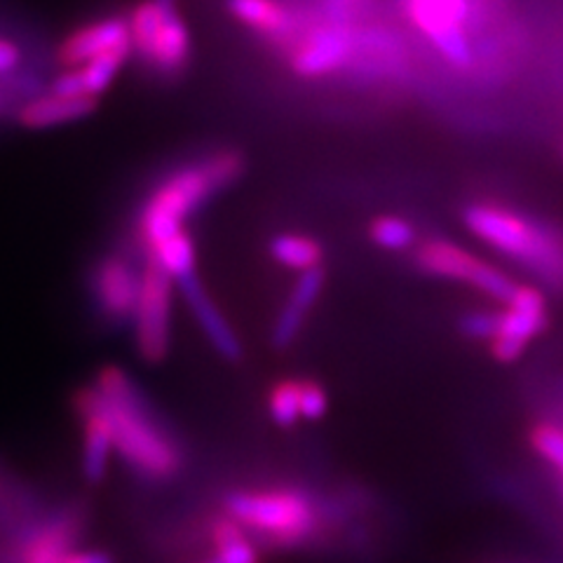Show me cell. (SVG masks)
Returning a JSON list of instances; mask_svg holds the SVG:
<instances>
[{"mask_svg":"<svg viewBox=\"0 0 563 563\" xmlns=\"http://www.w3.org/2000/svg\"><path fill=\"white\" fill-rule=\"evenodd\" d=\"M231 517L279 544H298L317 531L314 505L296 490L233 493L225 500Z\"/></svg>","mask_w":563,"mask_h":563,"instance_id":"4","label":"cell"},{"mask_svg":"<svg viewBox=\"0 0 563 563\" xmlns=\"http://www.w3.org/2000/svg\"><path fill=\"white\" fill-rule=\"evenodd\" d=\"M97 111V99L92 97H64V95H38L20 106L16 120L29 130H47L76 122Z\"/></svg>","mask_w":563,"mask_h":563,"instance_id":"16","label":"cell"},{"mask_svg":"<svg viewBox=\"0 0 563 563\" xmlns=\"http://www.w3.org/2000/svg\"><path fill=\"white\" fill-rule=\"evenodd\" d=\"M355 49L357 38L352 29L341 20H331L298 38L291 52V66L303 78H324L347 66Z\"/></svg>","mask_w":563,"mask_h":563,"instance_id":"9","label":"cell"},{"mask_svg":"<svg viewBox=\"0 0 563 563\" xmlns=\"http://www.w3.org/2000/svg\"><path fill=\"white\" fill-rule=\"evenodd\" d=\"M327 411V393L314 383H301V418L317 420Z\"/></svg>","mask_w":563,"mask_h":563,"instance_id":"26","label":"cell"},{"mask_svg":"<svg viewBox=\"0 0 563 563\" xmlns=\"http://www.w3.org/2000/svg\"><path fill=\"white\" fill-rule=\"evenodd\" d=\"M271 252L275 261L285 263L287 268L301 271V273L320 268V261H322V246L306 235H291V233L277 235L271 242Z\"/></svg>","mask_w":563,"mask_h":563,"instance_id":"20","label":"cell"},{"mask_svg":"<svg viewBox=\"0 0 563 563\" xmlns=\"http://www.w3.org/2000/svg\"><path fill=\"white\" fill-rule=\"evenodd\" d=\"M496 327H498V312L474 310V312H467L461 320V329L470 339L493 341V336H496Z\"/></svg>","mask_w":563,"mask_h":563,"instance_id":"25","label":"cell"},{"mask_svg":"<svg viewBox=\"0 0 563 563\" xmlns=\"http://www.w3.org/2000/svg\"><path fill=\"white\" fill-rule=\"evenodd\" d=\"M531 442L536 451L542 457H548V461L563 474V430L556 426H550V422H544V426H538L533 430Z\"/></svg>","mask_w":563,"mask_h":563,"instance_id":"24","label":"cell"},{"mask_svg":"<svg viewBox=\"0 0 563 563\" xmlns=\"http://www.w3.org/2000/svg\"><path fill=\"white\" fill-rule=\"evenodd\" d=\"M99 409L111 432L113 451L136 474L165 482L181 470V451L151 413L130 376L118 366H103L92 383Z\"/></svg>","mask_w":563,"mask_h":563,"instance_id":"1","label":"cell"},{"mask_svg":"<svg viewBox=\"0 0 563 563\" xmlns=\"http://www.w3.org/2000/svg\"><path fill=\"white\" fill-rule=\"evenodd\" d=\"M74 409L82 422V472L90 482H99L109 467L113 442L92 385L80 387L76 393Z\"/></svg>","mask_w":563,"mask_h":563,"instance_id":"14","label":"cell"},{"mask_svg":"<svg viewBox=\"0 0 563 563\" xmlns=\"http://www.w3.org/2000/svg\"><path fill=\"white\" fill-rule=\"evenodd\" d=\"M22 62V49L16 47L12 41L0 38V76H8L20 66Z\"/></svg>","mask_w":563,"mask_h":563,"instance_id":"27","label":"cell"},{"mask_svg":"<svg viewBox=\"0 0 563 563\" xmlns=\"http://www.w3.org/2000/svg\"><path fill=\"white\" fill-rule=\"evenodd\" d=\"M179 285L184 298L188 301L192 314H196V320L200 324V329L205 331V336L209 339L211 347H214L221 357L225 360H238L242 355V345L238 333L233 331V327L225 322V317L221 314V310L211 301L209 294L205 291L202 282L198 279V275H186L181 277Z\"/></svg>","mask_w":563,"mask_h":563,"instance_id":"15","label":"cell"},{"mask_svg":"<svg viewBox=\"0 0 563 563\" xmlns=\"http://www.w3.org/2000/svg\"><path fill=\"white\" fill-rule=\"evenodd\" d=\"M470 231L498 252L531 266L554 285H563V244L542 228L493 205H472L465 211Z\"/></svg>","mask_w":563,"mask_h":563,"instance_id":"3","label":"cell"},{"mask_svg":"<svg viewBox=\"0 0 563 563\" xmlns=\"http://www.w3.org/2000/svg\"><path fill=\"white\" fill-rule=\"evenodd\" d=\"M271 413L277 426H294L301 418V383H279L271 395Z\"/></svg>","mask_w":563,"mask_h":563,"instance_id":"23","label":"cell"},{"mask_svg":"<svg viewBox=\"0 0 563 563\" xmlns=\"http://www.w3.org/2000/svg\"><path fill=\"white\" fill-rule=\"evenodd\" d=\"M416 261L418 266L430 275L467 282V285L482 289L484 294L493 296L496 301H503V303L512 301V296L517 291V285L505 273L488 266L486 261L477 258L451 242H442V240L426 242L418 250Z\"/></svg>","mask_w":563,"mask_h":563,"instance_id":"8","label":"cell"},{"mask_svg":"<svg viewBox=\"0 0 563 563\" xmlns=\"http://www.w3.org/2000/svg\"><path fill=\"white\" fill-rule=\"evenodd\" d=\"M242 172V157L219 153L205 163L172 174L146 202L139 219V238L146 250L184 231V221L217 190L233 184Z\"/></svg>","mask_w":563,"mask_h":563,"instance_id":"2","label":"cell"},{"mask_svg":"<svg viewBox=\"0 0 563 563\" xmlns=\"http://www.w3.org/2000/svg\"><path fill=\"white\" fill-rule=\"evenodd\" d=\"M172 277L148 261L141 271V287L134 308V339L139 355L146 362H163L169 350V329H172Z\"/></svg>","mask_w":563,"mask_h":563,"instance_id":"7","label":"cell"},{"mask_svg":"<svg viewBox=\"0 0 563 563\" xmlns=\"http://www.w3.org/2000/svg\"><path fill=\"white\" fill-rule=\"evenodd\" d=\"M148 254L151 261L157 263L176 282L196 273V250H192V240L184 231L155 244L153 250H148Z\"/></svg>","mask_w":563,"mask_h":563,"instance_id":"19","label":"cell"},{"mask_svg":"<svg viewBox=\"0 0 563 563\" xmlns=\"http://www.w3.org/2000/svg\"><path fill=\"white\" fill-rule=\"evenodd\" d=\"M120 49L134 52L130 22L125 16H106L70 33L59 47V59L68 68H76Z\"/></svg>","mask_w":563,"mask_h":563,"instance_id":"13","label":"cell"},{"mask_svg":"<svg viewBox=\"0 0 563 563\" xmlns=\"http://www.w3.org/2000/svg\"><path fill=\"white\" fill-rule=\"evenodd\" d=\"M548 327V306L544 296L533 287H517L512 301L505 312H498L496 336H493V355L500 362H515L521 357L526 345Z\"/></svg>","mask_w":563,"mask_h":563,"instance_id":"10","label":"cell"},{"mask_svg":"<svg viewBox=\"0 0 563 563\" xmlns=\"http://www.w3.org/2000/svg\"><path fill=\"white\" fill-rule=\"evenodd\" d=\"M322 287H324L322 268H312V271L301 273V277H298V282L289 294L287 306L282 308L279 317L275 320V327H273V345L275 347H287L289 343H294L296 333L301 331V327L306 322V314L314 306Z\"/></svg>","mask_w":563,"mask_h":563,"instance_id":"17","label":"cell"},{"mask_svg":"<svg viewBox=\"0 0 563 563\" xmlns=\"http://www.w3.org/2000/svg\"><path fill=\"white\" fill-rule=\"evenodd\" d=\"M214 544L217 559L221 563H256V552L252 542L246 540L242 526L235 519H225L214 523Z\"/></svg>","mask_w":563,"mask_h":563,"instance_id":"21","label":"cell"},{"mask_svg":"<svg viewBox=\"0 0 563 563\" xmlns=\"http://www.w3.org/2000/svg\"><path fill=\"white\" fill-rule=\"evenodd\" d=\"M205 563H221V561L214 556V559H209V561H205Z\"/></svg>","mask_w":563,"mask_h":563,"instance_id":"28","label":"cell"},{"mask_svg":"<svg viewBox=\"0 0 563 563\" xmlns=\"http://www.w3.org/2000/svg\"><path fill=\"white\" fill-rule=\"evenodd\" d=\"M141 287V273L120 256H106L92 273V296L99 312L111 322H128L134 317Z\"/></svg>","mask_w":563,"mask_h":563,"instance_id":"12","label":"cell"},{"mask_svg":"<svg viewBox=\"0 0 563 563\" xmlns=\"http://www.w3.org/2000/svg\"><path fill=\"white\" fill-rule=\"evenodd\" d=\"M372 240L383 246V250L401 252L409 250L416 242V231L407 219L399 217H380L372 223Z\"/></svg>","mask_w":563,"mask_h":563,"instance_id":"22","label":"cell"},{"mask_svg":"<svg viewBox=\"0 0 563 563\" xmlns=\"http://www.w3.org/2000/svg\"><path fill=\"white\" fill-rule=\"evenodd\" d=\"M409 22L451 66L467 68L474 49L467 33L470 0H404Z\"/></svg>","mask_w":563,"mask_h":563,"instance_id":"6","label":"cell"},{"mask_svg":"<svg viewBox=\"0 0 563 563\" xmlns=\"http://www.w3.org/2000/svg\"><path fill=\"white\" fill-rule=\"evenodd\" d=\"M16 563H113L109 554L76 548V521L55 519L26 533L16 548Z\"/></svg>","mask_w":563,"mask_h":563,"instance_id":"11","label":"cell"},{"mask_svg":"<svg viewBox=\"0 0 563 563\" xmlns=\"http://www.w3.org/2000/svg\"><path fill=\"white\" fill-rule=\"evenodd\" d=\"M132 47L161 74H176L188 64L190 33L174 0H141L130 14Z\"/></svg>","mask_w":563,"mask_h":563,"instance_id":"5","label":"cell"},{"mask_svg":"<svg viewBox=\"0 0 563 563\" xmlns=\"http://www.w3.org/2000/svg\"><path fill=\"white\" fill-rule=\"evenodd\" d=\"M228 10L240 24L271 38L289 35L294 29V16L279 0H228Z\"/></svg>","mask_w":563,"mask_h":563,"instance_id":"18","label":"cell"}]
</instances>
